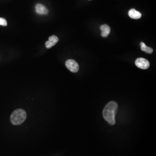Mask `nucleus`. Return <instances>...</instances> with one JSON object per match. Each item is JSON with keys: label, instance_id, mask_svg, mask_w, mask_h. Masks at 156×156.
<instances>
[{"label": "nucleus", "instance_id": "obj_1", "mask_svg": "<svg viewBox=\"0 0 156 156\" xmlns=\"http://www.w3.org/2000/svg\"><path fill=\"white\" fill-rule=\"evenodd\" d=\"M118 104L116 102L112 101L105 106L103 111V116L104 119L110 125H115V117L118 110Z\"/></svg>", "mask_w": 156, "mask_h": 156}, {"label": "nucleus", "instance_id": "obj_2", "mask_svg": "<svg viewBox=\"0 0 156 156\" xmlns=\"http://www.w3.org/2000/svg\"><path fill=\"white\" fill-rule=\"evenodd\" d=\"M27 118L26 112L22 109H18L13 111L11 115V121L13 125H18L22 124Z\"/></svg>", "mask_w": 156, "mask_h": 156}, {"label": "nucleus", "instance_id": "obj_3", "mask_svg": "<svg viewBox=\"0 0 156 156\" xmlns=\"http://www.w3.org/2000/svg\"><path fill=\"white\" fill-rule=\"evenodd\" d=\"M66 66L69 70L72 72H77L79 70L78 64L76 61L72 59L66 61Z\"/></svg>", "mask_w": 156, "mask_h": 156}, {"label": "nucleus", "instance_id": "obj_4", "mask_svg": "<svg viewBox=\"0 0 156 156\" xmlns=\"http://www.w3.org/2000/svg\"><path fill=\"white\" fill-rule=\"evenodd\" d=\"M135 64L137 67L142 70H146L150 66L149 61L143 58H137L135 62Z\"/></svg>", "mask_w": 156, "mask_h": 156}, {"label": "nucleus", "instance_id": "obj_5", "mask_svg": "<svg viewBox=\"0 0 156 156\" xmlns=\"http://www.w3.org/2000/svg\"><path fill=\"white\" fill-rule=\"evenodd\" d=\"M59 41V39L55 35H53L49 38L48 41L45 43V46L47 48L49 49L55 45Z\"/></svg>", "mask_w": 156, "mask_h": 156}, {"label": "nucleus", "instance_id": "obj_6", "mask_svg": "<svg viewBox=\"0 0 156 156\" xmlns=\"http://www.w3.org/2000/svg\"><path fill=\"white\" fill-rule=\"evenodd\" d=\"M36 11L37 13L40 15H46L48 13V10L44 6L40 4H38L36 5Z\"/></svg>", "mask_w": 156, "mask_h": 156}, {"label": "nucleus", "instance_id": "obj_7", "mask_svg": "<svg viewBox=\"0 0 156 156\" xmlns=\"http://www.w3.org/2000/svg\"><path fill=\"white\" fill-rule=\"evenodd\" d=\"M100 29L102 31L101 36L103 37H106L108 36L111 31V29L108 25L103 24L100 27Z\"/></svg>", "mask_w": 156, "mask_h": 156}, {"label": "nucleus", "instance_id": "obj_8", "mask_svg": "<svg viewBox=\"0 0 156 156\" xmlns=\"http://www.w3.org/2000/svg\"><path fill=\"white\" fill-rule=\"evenodd\" d=\"M129 16L134 19H140L141 17V13L135 9H131L129 11Z\"/></svg>", "mask_w": 156, "mask_h": 156}, {"label": "nucleus", "instance_id": "obj_9", "mask_svg": "<svg viewBox=\"0 0 156 156\" xmlns=\"http://www.w3.org/2000/svg\"><path fill=\"white\" fill-rule=\"evenodd\" d=\"M141 49L142 51L145 52L147 54H151L153 52V50L150 47L147 46L143 42H141L140 44Z\"/></svg>", "mask_w": 156, "mask_h": 156}, {"label": "nucleus", "instance_id": "obj_10", "mask_svg": "<svg viewBox=\"0 0 156 156\" xmlns=\"http://www.w3.org/2000/svg\"><path fill=\"white\" fill-rule=\"evenodd\" d=\"M7 22L5 19L0 17V25L3 26H7Z\"/></svg>", "mask_w": 156, "mask_h": 156}]
</instances>
